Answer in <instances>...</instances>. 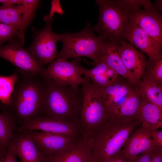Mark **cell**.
<instances>
[{
	"label": "cell",
	"instance_id": "1",
	"mask_svg": "<svg viewBox=\"0 0 162 162\" xmlns=\"http://www.w3.org/2000/svg\"><path fill=\"white\" fill-rule=\"evenodd\" d=\"M43 79L44 86L40 116L63 121L80 128L81 88L79 86L63 85Z\"/></svg>",
	"mask_w": 162,
	"mask_h": 162
},
{
	"label": "cell",
	"instance_id": "2",
	"mask_svg": "<svg viewBox=\"0 0 162 162\" xmlns=\"http://www.w3.org/2000/svg\"><path fill=\"white\" fill-rule=\"evenodd\" d=\"M18 71L21 79L15 85L9 105L1 108L11 113L20 126L41 116L44 82L41 74Z\"/></svg>",
	"mask_w": 162,
	"mask_h": 162
},
{
	"label": "cell",
	"instance_id": "3",
	"mask_svg": "<svg viewBox=\"0 0 162 162\" xmlns=\"http://www.w3.org/2000/svg\"><path fill=\"white\" fill-rule=\"evenodd\" d=\"M141 124L138 119L107 117L88 139L95 162H104L120 151L129 136Z\"/></svg>",
	"mask_w": 162,
	"mask_h": 162
},
{
	"label": "cell",
	"instance_id": "4",
	"mask_svg": "<svg viewBox=\"0 0 162 162\" xmlns=\"http://www.w3.org/2000/svg\"><path fill=\"white\" fill-rule=\"evenodd\" d=\"M144 0H97L98 22L92 27L104 39L120 42L124 40L128 25L134 11Z\"/></svg>",
	"mask_w": 162,
	"mask_h": 162
},
{
	"label": "cell",
	"instance_id": "5",
	"mask_svg": "<svg viewBox=\"0 0 162 162\" xmlns=\"http://www.w3.org/2000/svg\"><path fill=\"white\" fill-rule=\"evenodd\" d=\"M57 35L58 40L62 42L63 46L58 53L56 60H67L85 57L93 60L91 64L92 65L98 60L104 38L99 35L95 34L90 23H87L84 28L77 32H67Z\"/></svg>",
	"mask_w": 162,
	"mask_h": 162
},
{
	"label": "cell",
	"instance_id": "6",
	"mask_svg": "<svg viewBox=\"0 0 162 162\" xmlns=\"http://www.w3.org/2000/svg\"><path fill=\"white\" fill-rule=\"evenodd\" d=\"M86 78L81 88L80 122L81 136L87 139L107 117L100 97L98 86L89 78Z\"/></svg>",
	"mask_w": 162,
	"mask_h": 162
},
{
	"label": "cell",
	"instance_id": "7",
	"mask_svg": "<svg viewBox=\"0 0 162 162\" xmlns=\"http://www.w3.org/2000/svg\"><path fill=\"white\" fill-rule=\"evenodd\" d=\"M44 20L46 24L40 30H37L32 26L33 40L26 49L44 65L50 63L56 59L58 54L56 44L59 40L58 34L52 30V16L50 14L44 17Z\"/></svg>",
	"mask_w": 162,
	"mask_h": 162
},
{
	"label": "cell",
	"instance_id": "8",
	"mask_svg": "<svg viewBox=\"0 0 162 162\" xmlns=\"http://www.w3.org/2000/svg\"><path fill=\"white\" fill-rule=\"evenodd\" d=\"M81 57L73 58L69 62L58 59L50 63L41 74L44 79L52 80L58 83L70 86L82 85L86 77L82 76L85 68L81 63Z\"/></svg>",
	"mask_w": 162,
	"mask_h": 162
},
{
	"label": "cell",
	"instance_id": "9",
	"mask_svg": "<svg viewBox=\"0 0 162 162\" xmlns=\"http://www.w3.org/2000/svg\"><path fill=\"white\" fill-rule=\"evenodd\" d=\"M9 42L0 47V57L17 67L18 70L35 74L42 73L44 65L24 49L18 39L13 38Z\"/></svg>",
	"mask_w": 162,
	"mask_h": 162
},
{
	"label": "cell",
	"instance_id": "10",
	"mask_svg": "<svg viewBox=\"0 0 162 162\" xmlns=\"http://www.w3.org/2000/svg\"><path fill=\"white\" fill-rule=\"evenodd\" d=\"M98 87L100 97L107 117L115 114L138 87L119 78L107 87Z\"/></svg>",
	"mask_w": 162,
	"mask_h": 162
},
{
	"label": "cell",
	"instance_id": "11",
	"mask_svg": "<svg viewBox=\"0 0 162 162\" xmlns=\"http://www.w3.org/2000/svg\"><path fill=\"white\" fill-rule=\"evenodd\" d=\"M131 20L162 45V14L150 1L144 0L142 4L134 12Z\"/></svg>",
	"mask_w": 162,
	"mask_h": 162
},
{
	"label": "cell",
	"instance_id": "12",
	"mask_svg": "<svg viewBox=\"0 0 162 162\" xmlns=\"http://www.w3.org/2000/svg\"><path fill=\"white\" fill-rule=\"evenodd\" d=\"M26 130H39L77 138L81 136L80 128L79 127L59 119L42 116L26 120L19 127L17 132Z\"/></svg>",
	"mask_w": 162,
	"mask_h": 162
},
{
	"label": "cell",
	"instance_id": "13",
	"mask_svg": "<svg viewBox=\"0 0 162 162\" xmlns=\"http://www.w3.org/2000/svg\"><path fill=\"white\" fill-rule=\"evenodd\" d=\"M124 40L147 55L149 62L162 59V45L148 35L131 19L126 29Z\"/></svg>",
	"mask_w": 162,
	"mask_h": 162
},
{
	"label": "cell",
	"instance_id": "14",
	"mask_svg": "<svg viewBox=\"0 0 162 162\" xmlns=\"http://www.w3.org/2000/svg\"><path fill=\"white\" fill-rule=\"evenodd\" d=\"M118 42L124 65L134 85L138 87L146 69L148 59L146 55L125 40Z\"/></svg>",
	"mask_w": 162,
	"mask_h": 162
},
{
	"label": "cell",
	"instance_id": "15",
	"mask_svg": "<svg viewBox=\"0 0 162 162\" xmlns=\"http://www.w3.org/2000/svg\"><path fill=\"white\" fill-rule=\"evenodd\" d=\"M30 131L38 149L45 156L57 154L79 138L42 131Z\"/></svg>",
	"mask_w": 162,
	"mask_h": 162
},
{
	"label": "cell",
	"instance_id": "16",
	"mask_svg": "<svg viewBox=\"0 0 162 162\" xmlns=\"http://www.w3.org/2000/svg\"><path fill=\"white\" fill-rule=\"evenodd\" d=\"M45 158V162H95L88 139L81 137L57 154Z\"/></svg>",
	"mask_w": 162,
	"mask_h": 162
},
{
	"label": "cell",
	"instance_id": "17",
	"mask_svg": "<svg viewBox=\"0 0 162 162\" xmlns=\"http://www.w3.org/2000/svg\"><path fill=\"white\" fill-rule=\"evenodd\" d=\"M10 146L14 150L20 162H45V156L32 138L30 130L17 132Z\"/></svg>",
	"mask_w": 162,
	"mask_h": 162
},
{
	"label": "cell",
	"instance_id": "18",
	"mask_svg": "<svg viewBox=\"0 0 162 162\" xmlns=\"http://www.w3.org/2000/svg\"><path fill=\"white\" fill-rule=\"evenodd\" d=\"M155 148L150 136V131L141 126L129 136L121 152L132 161L139 154Z\"/></svg>",
	"mask_w": 162,
	"mask_h": 162
},
{
	"label": "cell",
	"instance_id": "19",
	"mask_svg": "<svg viewBox=\"0 0 162 162\" xmlns=\"http://www.w3.org/2000/svg\"><path fill=\"white\" fill-rule=\"evenodd\" d=\"M102 62L125 79L132 86H136L129 74L121 58L118 42L108 39L102 41L99 58L94 64ZM137 87V86H136Z\"/></svg>",
	"mask_w": 162,
	"mask_h": 162
},
{
	"label": "cell",
	"instance_id": "20",
	"mask_svg": "<svg viewBox=\"0 0 162 162\" xmlns=\"http://www.w3.org/2000/svg\"><path fill=\"white\" fill-rule=\"evenodd\" d=\"M137 119L141 126L150 131L157 130L162 127V109L142 100Z\"/></svg>",
	"mask_w": 162,
	"mask_h": 162
},
{
	"label": "cell",
	"instance_id": "21",
	"mask_svg": "<svg viewBox=\"0 0 162 162\" xmlns=\"http://www.w3.org/2000/svg\"><path fill=\"white\" fill-rule=\"evenodd\" d=\"M2 110L0 113V145L7 149L17 132L18 124L11 113Z\"/></svg>",
	"mask_w": 162,
	"mask_h": 162
},
{
	"label": "cell",
	"instance_id": "22",
	"mask_svg": "<svg viewBox=\"0 0 162 162\" xmlns=\"http://www.w3.org/2000/svg\"><path fill=\"white\" fill-rule=\"evenodd\" d=\"M138 91L142 100L162 109V86L143 77L138 86Z\"/></svg>",
	"mask_w": 162,
	"mask_h": 162
},
{
	"label": "cell",
	"instance_id": "23",
	"mask_svg": "<svg viewBox=\"0 0 162 162\" xmlns=\"http://www.w3.org/2000/svg\"><path fill=\"white\" fill-rule=\"evenodd\" d=\"M142 100L137 87L117 112L110 117H115L126 121L138 119V116Z\"/></svg>",
	"mask_w": 162,
	"mask_h": 162
},
{
	"label": "cell",
	"instance_id": "24",
	"mask_svg": "<svg viewBox=\"0 0 162 162\" xmlns=\"http://www.w3.org/2000/svg\"><path fill=\"white\" fill-rule=\"evenodd\" d=\"M40 1L38 0H23L22 4L24 10L17 35L22 46L24 42L26 30L34 17L36 11L40 6Z\"/></svg>",
	"mask_w": 162,
	"mask_h": 162
},
{
	"label": "cell",
	"instance_id": "25",
	"mask_svg": "<svg viewBox=\"0 0 162 162\" xmlns=\"http://www.w3.org/2000/svg\"><path fill=\"white\" fill-rule=\"evenodd\" d=\"M19 77L17 72L8 76L0 75V107H6L9 105L15 85Z\"/></svg>",
	"mask_w": 162,
	"mask_h": 162
},
{
	"label": "cell",
	"instance_id": "26",
	"mask_svg": "<svg viewBox=\"0 0 162 162\" xmlns=\"http://www.w3.org/2000/svg\"><path fill=\"white\" fill-rule=\"evenodd\" d=\"M23 10L22 4L4 8L0 7V22L18 30Z\"/></svg>",
	"mask_w": 162,
	"mask_h": 162
},
{
	"label": "cell",
	"instance_id": "27",
	"mask_svg": "<svg viewBox=\"0 0 162 162\" xmlns=\"http://www.w3.org/2000/svg\"><path fill=\"white\" fill-rule=\"evenodd\" d=\"M143 77H146L158 85L162 86V59L153 62H149L148 60Z\"/></svg>",
	"mask_w": 162,
	"mask_h": 162
},
{
	"label": "cell",
	"instance_id": "28",
	"mask_svg": "<svg viewBox=\"0 0 162 162\" xmlns=\"http://www.w3.org/2000/svg\"><path fill=\"white\" fill-rule=\"evenodd\" d=\"M16 28L0 22V47L5 42L10 41L17 35Z\"/></svg>",
	"mask_w": 162,
	"mask_h": 162
},
{
	"label": "cell",
	"instance_id": "29",
	"mask_svg": "<svg viewBox=\"0 0 162 162\" xmlns=\"http://www.w3.org/2000/svg\"><path fill=\"white\" fill-rule=\"evenodd\" d=\"M94 65V68L89 69L85 68L83 74L85 76L89 78L91 76L103 74L110 68L106 63L102 62H98Z\"/></svg>",
	"mask_w": 162,
	"mask_h": 162
},
{
	"label": "cell",
	"instance_id": "30",
	"mask_svg": "<svg viewBox=\"0 0 162 162\" xmlns=\"http://www.w3.org/2000/svg\"><path fill=\"white\" fill-rule=\"evenodd\" d=\"M88 78L92 82L100 87H106L112 83L104 74L91 76Z\"/></svg>",
	"mask_w": 162,
	"mask_h": 162
},
{
	"label": "cell",
	"instance_id": "31",
	"mask_svg": "<svg viewBox=\"0 0 162 162\" xmlns=\"http://www.w3.org/2000/svg\"><path fill=\"white\" fill-rule=\"evenodd\" d=\"M150 136L156 148H162V131L158 130L150 131Z\"/></svg>",
	"mask_w": 162,
	"mask_h": 162
},
{
	"label": "cell",
	"instance_id": "32",
	"mask_svg": "<svg viewBox=\"0 0 162 162\" xmlns=\"http://www.w3.org/2000/svg\"><path fill=\"white\" fill-rule=\"evenodd\" d=\"M154 150H150L142 152L137 156L131 162H150Z\"/></svg>",
	"mask_w": 162,
	"mask_h": 162
},
{
	"label": "cell",
	"instance_id": "33",
	"mask_svg": "<svg viewBox=\"0 0 162 162\" xmlns=\"http://www.w3.org/2000/svg\"><path fill=\"white\" fill-rule=\"evenodd\" d=\"M131 160L125 157L121 151L107 159L104 162H131Z\"/></svg>",
	"mask_w": 162,
	"mask_h": 162
},
{
	"label": "cell",
	"instance_id": "34",
	"mask_svg": "<svg viewBox=\"0 0 162 162\" xmlns=\"http://www.w3.org/2000/svg\"><path fill=\"white\" fill-rule=\"evenodd\" d=\"M17 156L13 148L10 146L7 148L6 154L1 162H19L16 159Z\"/></svg>",
	"mask_w": 162,
	"mask_h": 162
},
{
	"label": "cell",
	"instance_id": "35",
	"mask_svg": "<svg viewBox=\"0 0 162 162\" xmlns=\"http://www.w3.org/2000/svg\"><path fill=\"white\" fill-rule=\"evenodd\" d=\"M104 74L111 83L116 80L120 76L115 70L110 68L108 69Z\"/></svg>",
	"mask_w": 162,
	"mask_h": 162
},
{
	"label": "cell",
	"instance_id": "36",
	"mask_svg": "<svg viewBox=\"0 0 162 162\" xmlns=\"http://www.w3.org/2000/svg\"><path fill=\"white\" fill-rule=\"evenodd\" d=\"M150 162H162V148H156L154 150Z\"/></svg>",
	"mask_w": 162,
	"mask_h": 162
},
{
	"label": "cell",
	"instance_id": "37",
	"mask_svg": "<svg viewBox=\"0 0 162 162\" xmlns=\"http://www.w3.org/2000/svg\"><path fill=\"white\" fill-rule=\"evenodd\" d=\"M23 1V0H0V4H2V5L0 7L4 8L12 6L15 4L21 5Z\"/></svg>",
	"mask_w": 162,
	"mask_h": 162
},
{
	"label": "cell",
	"instance_id": "38",
	"mask_svg": "<svg viewBox=\"0 0 162 162\" xmlns=\"http://www.w3.org/2000/svg\"><path fill=\"white\" fill-rule=\"evenodd\" d=\"M7 149L0 145V156L5 157L7 153Z\"/></svg>",
	"mask_w": 162,
	"mask_h": 162
},
{
	"label": "cell",
	"instance_id": "39",
	"mask_svg": "<svg viewBox=\"0 0 162 162\" xmlns=\"http://www.w3.org/2000/svg\"><path fill=\"white\" fill-rule=\"evenodd\" d=\"M5 157L0 156V162H1Z\"/></svg>",
	"mask_w": 162,
	"mask_h": 162
}]
</instances>
